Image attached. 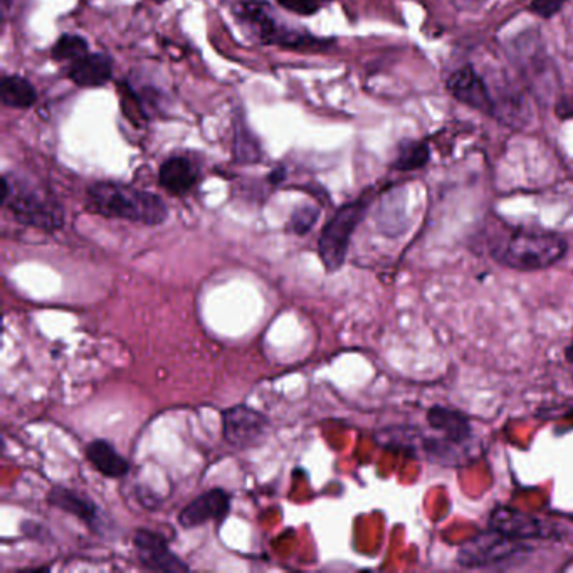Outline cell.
<instances>
[{
    "label": "cell",
    "mask_w": 573,
    "mask_h": 573,
    "mask_svg": "<svg viewBox=\"0 0 573 573\" xmlns=\"http://www.w3.org/2000/svg\"><path fill=\"white\" fill-rule=\"evenodd\" d=\"M489 253L501 266L530 273L560 263L567 256L568 242L557 232L516 227L495 237Z\"/></svg>",
    "instance_id": "cell-1"
},
{
    "label": "cell",
    "mask_w": 573,
    "mask_h": 573,
    "mask_svg": "<svg viewBox=\"0 0 573 573\" xmlns=\"http://www.w3.org/2000/svg\"><path fill=\"white\" fill-rule=\"evenodd\" d=\"M88 206L100 216L143 226H160L169 219V207L162 197L118 182L91 185L88 189Z\"/></svg>",
    "instance_id": "cell-2"
},
{
    "label": "cell",
    "mask_w": 573,
    "mask_h": 573,
    "mask_svg": "<svg viewBox=\"0 0 573 573\" xmlns=\"http://www.w3.org/2000/svg\"><path fill=\"white\" fill-rule=\"evenodd\" d=\"M2 206L7 207L24 226L53 232L64 224L63 207L43 190L2 177Z\"/></svg>",
    "instance_id": "cell-3"
},
{
    "label": "cell",
    "mask_w": 573,
    "mask_h": 573,
    "mask_svg": "<svg viewBox=\"0 0 573 573\" xmlns=\"http://www.w3.org/2000/svg\"><path fill=\"white\" fill-rule=\"evenodd\" d=\"M370 204L372 195H360L358 199L340 207L335 216L326 222L318 239V256L328 273H335L345 264L352 236L367 216Z\"/></svg>",
    "instance_id": "cell-4"
},
{
    "label": "cell",
    "mask_w": 573,
    "mask_h": 573,
    "mask_svg": "<svg viewBox=\"0 0 573 573\" xmlns=\"http://www.w3.org/2000/svg\"><path fill=\"white\" fill-rule=\"evenodd\" d=\"M528 552L530 547L525 542L506 537L500 531L489 528V531L478 533L459 548L456 562L466 568L493 567Z\"/></svg>",
    "instance_id": "cell-5"
},
{
    "label": "cell",
    "mask_w": 573,
    "mask_h": 573,
    "mask_svg": "<svg viewBox=\"0 0 573 573\" xmlns=\"http://www.w3.org/2000/svg\"><path fill=\"white\" fill-rule=\"evenodd\" d=\"M239 17L254 32V36L261 39L263 43L281 44V46H293V48L321 43L315 37L293 31L291 27L279 24L268 7L263 4H244L239 11Z\"/></svg>",
    "instance_id": "cell-6"
},
{
    "label": "cell",
    "mask_w": 573,
    "mask_h": 573,
    "mask_svg": "<svg viewBox=\"0 0 573 573\" xmlns=\"http://www.w3.org/2000/svg\"><path fill=\"white\" fill-rule=\"evenodd\" d=\"M268 429V417L248 405H234L222 414V434L227 444L236 449L256 446Z\"/></svg>",
    "instance_id": "cell-7"
},
{
    "label": "cell",
    "mask_w": 573,
    "mask_h": 573,
    "mask_svg": "<svg viewBox=\"0 0 573 573\" xmlns=\"http://www.w3.org/2000/svg\"><path fill=\"white\" fill-rule=\"evenodd\" d=\"M446 88L449 95L459 103L481 111L484 115H496L495 100L491 96L488 83L484 81L483 76L478 73V69L474 68L473 64H464L449 74V78L446 79Z\"/></svg>",
    "instance_id": "cell-8"
},
{
    "label": "cell",
    "mask_w": 573,
    "mask_h": 573,
    "mask_svg": "<svg viewBox=\"0 0 573 573\" xmlns=\"http://www.w3.org/2000/svg\"><path fill=\"white\" fill-rule=\"evenodd\" d=\"M48 503L56 510L76 516L79 521L85 523L91 533H95L98 537H105L111 531L110 521L105 513L85 493H79L64 486H54L48 493Z\"/></svg>",
    "instance_id": "cell-9"
},
{
    "label": "cell",
    "mask_w": 573,
    "mask_h": 573,
    "mask_svg": "<svg viewBox=\"0 0 573 573\" xmlns=\"http://www.w3.org/2000/svg\"><path fill=\"white\" fill-rule=\"evenodd\" d=\"M135 555L143 568L152 572H189L190 567L180 560L172 550L163 535L152 530H138L133 537Z\"/></svg>",
    "instance_id": "cell-10"
},
{
    "label": "cell",
    "mask_w": 573,
    "mask_h": 573,
    "mask_svg": "<svg viewBox=\"0 0 573 573\" xmlns=\"http://www.w3.org/2000/svg\"><path fill=\"white\" fill-rule=\"evenodd\" d=\"M231 511V495L226 489L212 488L206 493L190 501L179 513V523L182 528H197L209 521H217L221 525Z\"/></svg>",
    "instance_id": "cell-11"
},
{
    "label": "cell",
    "mask_w": 573,
    "mask_h": 573,
    "mask_svg": "<svg viewBox=\"0 0 573 573\" xmlns=\"http://www.w3.org/2000/svg\"><path fill=\"white\" fill-rule=\"evenodd\" d=\"M489 528L500 531L506 537L521 540V542L548 537L547 526L543 525L542 521L523 511L508 508V506L496 508L491 513Z\"/></svg>",
    "instance_id": "cell-12"
},
{
    "label": "cell",
    "mask_w": 573,
    "mask_h": 573,
    "mask_svg": "<svg viewBox=\"0 0 573 573\" xmlns=\"http://www.w3.org/2000/svg\"><path fill=\"white\" fill-rule=\"evenodd\" d=\"M426 421L432 431L458 449H463L473 439V427L464 412L434 405L427 411Z\"/></svg>",
    "instance_id": "cell-13"
},
{
    "label": "cell",
    "mask_w": 573,
    "mask_h": 573,
    "mask_svg": "<svg viewBox=\"0 0 573 573\" xmlns=\"http://www.w3.org/2000/svg\"><path fill=\"white\" fill-rule=\"evenodd\" d=\"M158 180L163 189L172 195L189 194L199 182V169L187 157H172L162 163Z\"/></svg>",
    "instance_id": "cell-14"
},
{
    "label": "cell",
    "mask_w": 573,
    "mask_h": 573,
    "mask_svg": "<svg viewBox=\"0 0 573 573\" xmlns=\"http://www.w3.org/2000/svg\"><path fill=\"white\" fill-rule=\"evenodd\" d=\"M113 74V63L106 54H86L69 64L68 76L81 88H98L108 83Z\"/></svg>",
    "instance_id": "cell-15"
},
{
    "label": "cell",
    "mask_w": 573,
    "mask_h": 573,
    "mask_svg": "<svg viewBox=\"0 0 573 573\" xmlns=\"http://www.w3.org/2000/svg\"><path fill=\"white\" fill-rule=\"evenodd\" d=\"M86 459L105 478L121 479L130 471V463L118 454L111 442L95 439L86 446Z\"/></svg>",
    "instance_id": "cell-16"
},
{
    "label": "cell",
    "mask_w": 573,
    "mask_h": 573,
    "mask_svg": "<svg viewBox=\"0 0 573 573\" xmlns=\"http://www.w3.org/2000/svg\"><path fill=\"white\" fill-rule=\"evenodd\" d=\"M431 160V147L424 140H402L397 147L392 169L397 172H416L426 167Z\"/></svg>",
    "instance_id": "cell-17"
},
{
    "label": "cell",
    "mask_w": 573,
    "mask_h": 573,
    "mask_svg": "<svg viewBox=\"0 0 573 573\" xmlns=\"http://www.w3.org/2000/svg\"><path fill=\"white\" fill-rule=\"evenodd\" d=\"M2 103L9 108H19L27 110L31 108L37 100V91L34 86L21 76H6L2 79V88H0Z\"/></svg>",
    "instance_id": "cell-18"
},
{
    "label": "cell",
    "mask_w": 573,
    "mask_h": 573,
    "mask_svg": "<svg viewBox=\"0 0 573 573\" xmlns=\"http://www.w3.org/2000/svg\"><path fill=\"white\" fill-rule=\"evenodd\" d=\"M234 155L239 162H258L261 158V145L254 133L249 130L244 121L236 123V137H234Z\"/></svg>",
    "instance_id": "cell-19"
},
{
    "label": "cell",
    "mask_w": 573,
    "mask_h": 573,
    "mask_svg": "<svg viewBox=\"0 0 573 573\" xmlns=\"http://www.w3.org/2000/svg\"><path fill=\"white\" fill-rule=\"evenodd\" d=\"M88 53H90L88 43L83 37L74 36V34H66V36L61 37L53 48V58L56 61H61V63L63 61H68L69 64L74 63Z\"/></svg>",
    "instance_id": "cell-20"
},
{
    "label": "cell",
    "mask_w": 573,
    "mask_h": 573,
    "mask_svg": "<svg viewBox=\"0 0 573 573\" xmlns=\"http://www.w3.org/2000/svg\"><path fill=\"white\" fill-rule=\"evenodd\" d=\"M318 217H320V211L315 209V207H300V209H296V211L293 212L288 227H290L291 232H295L298 236H305V234H308V232L313 229L316 221H318Z\"/></svg>",
    "instance_id": "cell-21"
},
{
    "label": "cell",
    "mask_w": 573,
    "mask_h": 573,
    "mask_svg": "<svg viewBox=\"0 0 573 573\" xmlns=\"http://www.w3.org/2000/svg\"><path fill=\"white\" fill-rule=\"evenodd\" d=\"M325 0H278L279 6L298 16H313L320 11Z\"/></svg>",
    "instance_id": "cell-22"
},
{
    "label": "cell",
    "mask_w": 573,
    "mask_h": 573,
    "mask_svg": "<svg viewBox=\"0 0 573 573\" xmlns=\"http://www.w3.org/2000/svg\"><path fill=\"white\" fill-rule=\"evenodd\" d=\"M568 0H531L530 9L542 19H553L558 12L562 11Z\"/></svg>",
    "instance_id": "cell-23"
},
{
    "label": "cell",
    "mask_w": 573,
    "mask_h": 573,
    "mask_svg": "<svg viewBox=\"0 0 573 573\" xmlns=\"http://www.w3.org/2000/svg\"><path fill=\"white\" fill-rule=\"evenodd\" d=\"M555 115L563 121L573 118V93L572 95L562 96V98L557 101V105H555Z\"/></svg>",
    "instance_id": "cell-24"
},
{
    "label": "cell",
    "mask_w": 573,
    "mask_h": 573,
    "mask_svg": "<svg viewBox=\"0 0 573 573\" xmlns=\"http://www.w3.org/2000/svg\"><path fill=\"white\" fill-rule=\"evenodd\" d=\"M565 358H567V362L573 363V340L568 345L567 350H565Z\"/></svg>",
    "instance_id": "cell-25"
},
{
    "label": "cell",
    "mask_w": 573,
    "mask_h": 573,
    "mask_svg": "<svg viewBox=\"0 0 573 573\" xmlns=\"http://www.w3.org/2000/svg\"><path fill=\"white\" fill-rule=\"evenodd\" d=\"M271 177H273V182H279V180L284 179V170L283 169L276 170V172H274V174L271 175Z\"/></svg>",
    "instance_id": "cell-26"
},
{
    "label": "cell",
    "mask_w": 573,
    "mask_h": 573,
    "mask_svg": "<svg viewBox=\"0 0 573 573\" xmlns=\"http://www.w3.org/2000/svg\"><path fill=\"white\" fill-rule=\"evenodd\" d=\"M155 2H165V0H155Z\"/></svg>",
    "instance_id": "cell-27"
}]
</instances>
